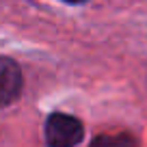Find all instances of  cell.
<instances>
[{"instance_id": "277c9868", "label": "cell", "mask_w": 147, "mask_h": 147, "mask_svg": "<svg viewBox=\"0 0 147 147\" xmlns=\"http://www.w3.org/2000/svg\"><path fill=\"white\" fill-rule=\"evenodd\" d=\"M65 2H71V5H80V2H87V0H65Z\"/></svg>"}, {"instance_id": "7a4b0ae2", "label": "cell", "mask_w": 147, "mask_h": 147, "mask_svg": "<svg viewBox=\"0 0 147 147\" xmlns=\"http://www.w3.org/2000/svg\"><path fill=\"white\" fill-rule=\"evenodd\" d=\"M22 91V71L11 59H0V108L9 106Z\"/></svg>"}, {"instance_id": "3957f363", "label": "cell", "mask_w": 147, "mask_h": 147, "mask_svg": "<svg viewBox=\"0 0 147 147\" xmlns=\"http://www.w3.org/2000/svg\"><path fill=\"white\" fill-rule=\"evenodd\" d=\"M89 147H136V141L130 134H117V136L104 134V136H95Z\"/></svg>"}, {"instance_id": "6da1fadb", "label": "cell", "mask_w": 147, "mask_h": 147, "mask_svg": "<svg viewBox=\"0 0 147 147\" xmlns=\"http://www.w3.org/2000/svg\"><path fill=\"white\" fill-rule=\"evenodd\" d=\"M84 136V128L76 117L54 113L46 121V143L48 147H76Z\"/></svg>"}]
</instances>
